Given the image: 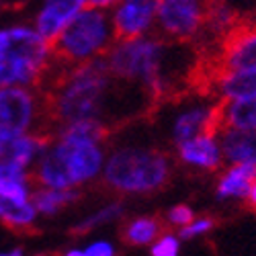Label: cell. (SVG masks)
<instances>
[{"label":"cell","instance_id":"5bb4252c","mask_svg":"<svg viewBox=\"0 0 256 256\" xmlns=\"http://www.w3.org/2000/svg\"><path fill=\"white\" fill-rule=\"evenodd\" d=\"M254 178H256V164L250 162L230 164L222 172L216 186L218 201H246Z\"/></svg>","mask_w":256,"mask_h":256},{"label":"cell","instance_id":"ac0fdd59","mask_svg":"<svg viewBox=\"0 0 256 256\" xmlns=\"http://www.w3.org/2000/svg\"><path fill=\"white\" fill-rule=\"evenodd\" d=\"M162 232H164L162 222L158 218H136L125 224V228L121 230V236L123 242L130 246H148L154 244V240Z\"/></svg>","mask_w":256,"mask_h":256},{"label":"cell","instance_id":"603a6c76","mask_svg":"<svg viewBox=\"0 0 256 256\" xmlns=\"http://www.w3.org/2000/svg\"><path fill=\"white\" fill-rule=\"evenodd\" d=\"M154 256H176L180 252V240L172 234H160V236L154 240L152 244V250H150Z\"/></svg>","mask_w":256,"mask_h":256},{"label":"cell","instance_id":"ffe728a7","mask_svg":"<svg viewBox=\"0 0 256 256\" xmlns=\"http://www.w3.org/2000/svg\"><path fill=\"white\" fill-rule=\"evenodd\" d=\"M236 25H238V14L228 2H224V0H209V12H207L205 29H211L213 33L224 37Z\"/></svg>","mask_w":256,"mask_h":256},{"label":"cell","instance_id":"d6986e66","mask_svg":"<svg viewBox=\"0 0 256 256\" xmlns=\"http://www.w3.org/2000/svg\"><path fill=\"white\" fill-rule=\"evenodd\" d=\"M80 197L78 190L74 188H52V186H44L37 188L33 193V205L37 211L46 213V216H54L62 207H66L68 203L76 201Z\"/></svg>","mask_w":256,"mask_h":256},{"label":"cell","instance_id":"9a60e30c","mask_svg":"<svg viewBox=\"0 0 256 256\" xmlns=\"http://www.w3.org/2000/svg\"><path fill=\"white\" fill-rule=\"evenodd\" d=\"M224 160L228 164H256V130L244 127H220Z\"/></svg>","mask_w":256,"mask_h":256},{"label":"cell","instance_id":"7402d4cb","mask_svg":"<svg viewBox=\"0 0 256 256\" xmlns=\"http://www.w3.org/2000/svg\"><path fill=\"white\" fill-rule=\"evenodd\" d=\"M213 228H216V220L203 216V218H195L190 224H186L184 228H180V240H195L199 236H205Z\"/></svg>","mask_w":256,"mask_h":256},{"label":"cell","instance_id":"4fadbf2b","mask_svg":"<svg viewBox=\"0 0 256 256\" xmlns=\"http://www.w3.org/2000/svg\"><path fill=\"white\" fill-rule=\"evenodd\" d=\"M211 86L220 100H244L256 96V70H218Z\"/></svg>","mask_w":256,"mask_h":256},{"label":"cell","instance_id":"8992f818","mask_svg":"<svg viewBox=\"0 0 256 256\" xmlns=\"http://www.w3.org/2000/svg\"><path fill=\"white\" fill-rule=\"evenodd\" d=\"M0 132L48 134L56 138L46 96L23 86H0Z\"/></svg>","mask_w":256,"mask_h":256},{"label":"cell","instance_id":"8fae6325","mask_svg":"<svg viewBox=\"0 0 256 256\" xmlns=\"http://www.w3.org/2000/svg\"><path fill=\"white\" fill-rule=\"evenodd\" d=\"M220 100L216 104H190L174 117L170 136H172V142L176 146L201 132L220 130Z\"/></svg>","mask_w":256,"mask_h":256},{"label":"cell","instance_id":"2e32d148","mask_svg":"<svg viewBox=\"0 0 256 256\" xmlns=\"http://www.w3.org/2000/svg\"><path fill=\"white\" fill-rule=\"evenodd\" d=\"M37 209L29 199L0 197V222L12 232H27L33 228Z\"/></svg>","mask_w":256,"mask_h":256},{"label":"cell","instance_id":"d4e9b609","mask_svg":"<svg viewBox=\"0 0 256 256\" xmlns=\"http://www.w3.org/2000/svg\"><path fill=\"white\" fill-rule=\"evenodd\" d=\"M111 254H113V246L109 242H96L84 250V256H111Z\"/></svg>","mask_w":256,"mask_h":256},{"label":"cell","instance_id":"6da1fadb","mask_svg":"<svg viewBox=\"0 0 256 256\" xmlns=\"http://www.w3.org/2000/svg\"><path fill=\"white\" fill-rule=\"evenodd\" d=\"M60 66L62 70L56 78L44 80L48 82L44 88L46 106L56 132L62 125L80 119L100 121L113 132L115 117L132 119L134 113L125 109V104L132 102V88L138 86V82L130 84L132 80L113 74L104 54L76 66Z\"/></svg>","mask_w":256,"mask_h":256},{"label":"cell","instance_id":"cb8c5ba5","mask_svg":"<svg viewBox=\"0 0 256 256\" xmlns=\"http://www.w3.org/2000/svg\"><path fill=\"white\" fill-rule=\"evenodd\" d=\"M166 220H168V226L180 230V228H184L186 224H190L195 220V211L188 205H174L172 209H168Z\"/></svg>","mask_w":256,"mask_h":256},{"label":"cell","instance_id":"e0dca14e","mask_svg":"<svg viewBox=\"0 0 256 256\" xmlns=\"http://www.w3.org/2000/svg\"><path fill=\"white\" fill-rule=\"evenodd\" d=\"M220 127L256 130V96L244 100H220Z\"/></svg>","mask_w":256,"mask_h":256},{"label":"cell","instance_id":"3957f363","mask_svg":"<svg viewBox=\"0 0 256 256\" xmlns=\"http://www.w3.org/2000/svg\"><path fill=\"white\" fill-rule=\"evenodd\" d=\"M172 174L170 158L154 148L117 150L102 170V184L119 195H152L162 190Z\"/></svg>","mask_w":256,"mask_h":256},{"label":"cell","instance_id":"5b68a950","mask_svg":"<svg viewBox=\"0 0 256 256\" xmlns=\"http://www.w3.org/2000/svg\"><path fill=\"white\" fill-rule=\"evenodd\" d=\"M115 44L113 18L98 8H82L50 44L52 60L64 66H76L109 52Z\"/></svg>","mask_w":256,"mask_h":256},{"label":"cell","instance_id":"44dd1931","mask_svg":"<svg viewBox=\"0 0 256 256\" xmlns=\"http://www.w3.org/2000/svg\"><path fill=\"white\" fill-rule=\"evenodd\" d=\"M119 211H121V205H119V203H113V205H109V207H104V209L96 211L94 216H90L88 220H84L80 226H76V228H74V234H88V232L94 230L96 226H102V224H106V222L115 220V218L119 216Z\"/></svg>","mask_w":256,"mask_h":256},{"label":"cell","instance_id":"52a82bcc","mask_svg":"<svg viewBox=\"0 0 256 256\" xmlns=\"http://www.w3.org/2000/svg\"><path fill=\"white\" fill-rule=\"evenodd\" d=\"M209 0H160L158 29L174 41L195 39L207 23Z\"/></svg>","mask_w":256,"mask_h":256},{"label":"cell","instance_id":"30bf717a","mask_svg":"<svg viewBox=\"0 0 256 256\" xmlns=\"http://www.w3.org/2000/svg\"><path fill=\"white\" fill-rule=\"evenodd\" d=\"M176 154L182 164L203 170V172H216L226 162L222 152V142H220V130L201 132L176 144Z\"/></svg>","mask_w":256,"mask_h":256},{"label":"cell","instance_id":"484cf974","mask_svg":"<svg viewBox=\"0 0 256 256\" xmlns=\"http://www.w3.org/2000/svg\"><path fill=\"white\" fill-rule=\"evenodd\" d=\"M119 4V0H88V4L90 8H109V6H115Z\"/></svg>","mask_w":256,"mask_h":256},{"label":"cell","instance_id":"7c38bea8","mask_svg":"<svg viewBox=\"0 0 256 256\" xmlns=\"http://www.w3.org/2000/svg\"><path fill=\"white\" fill-rule=\"evenodd\" d=\"M88 0H48L44 10L37 16V31L41 37H46L50 44L60 35V31L66 27L70 20L82 10L86 8Z\"/></svg>","mask_w":256,"mask_h":256},{"label":"cell","instance_id":"277c9868","mask_svg":"<svg viewBox=\"0 0 256 256\" xmlns=\"http://www.w3.org/2000/svg\"><path fill=\"white\" fill-rule=\"evenodd\" d=\"M52 64L46 37L29 27L0 31V86H39Z\"/></svg>","mask_w":256,"mask_h":256},{"label":"cell","instance_id":"ba28073f","mask_svg":"<svg viewBox=\"0 0 256 256\" xmlns=\"http://www.w3.org/2000/svg\"><path fill=\"white\" fill-rule=\"evenodd\" d=\"M218 70H256V23H238L222 37Z\"/></svg>","mask_w":256,"mask_h":256},{"label":"cell","instance_id":"4316f807","mask_svg":"<svg viewBox=\"0 0 256 256\" xmlns=\"http://www.w3.org/2000/svg\"><path fill=\"white\" fill-rule=\"evenodd\" d=\"M246 201H248V205L256 211V178H254V182L250 184V190H248V197H246Z\"/></svg>","mask_w":256,"mask_h":256},{"label":"cell","instance_id":"7a4b0ae2","mask_svg":"<svg viewBox=\"0 0 256 256\" xmlns=\"http://www.w3.org/2000/svg\"><path fill=\"white\" fill-rule=\"evenodd\" d=\"M104 56L113 74L142 84L154 102H160L172 90L174 82L166 74L170 50L162 39L142 35L115 41Z\"/></svg>","mask_w":256,"mask_h":256},{"label":"cell","instance_id":"9c48e42d","mask_svg":"<svg viewBox=\"0 0 256 256\" xmlns=\"http://www.w3.org/2000/svg\"><path fill=\"white\" fill-rule=\"evenodd\" d=\"M160 0H119L113 14L115 41L142 37L156 23Z\"/></svg>","mask_w":256,"mask_h":256}]
</instances>
